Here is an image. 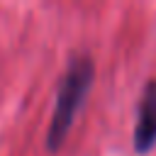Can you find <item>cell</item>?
Returning a JSON list of instances; mask_svg holds the SVG:
<instances>
[{"instance_id":"6da1fadb","label":"cell","mask_w":156,"mask_h":156,"mask_svg":"<svg viewBox=\"0 0 156 156\" xmlns=\"http://www.w3.org/2000/svg\"><path fill=\"white\" fill-rule=\"evenodd\" d=\"M93 78H95V63H93L90 54H80L68 63V68L61 78V85L56 93V105H54L49 129H46L44 144L49 151H58L63 146V141L68 139V132L73 127L78 110L85 102V95L93 85Z\"/></svg>"},{"instance_id":"7a4b0ae2","label":"cell","mask_w":156,"mask_h":156,"mask_svg":"<svg viewBox=\"0 0 156 156\" xmlns=\"http://www.w3.org/2000/svg\"><path fill=\"white\" fill-rule=\"evenodd\" d=\"M156 146V80H149L141 93L136 124H134V151L146 154Z\"/></svg>"}]
</instances>
